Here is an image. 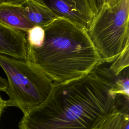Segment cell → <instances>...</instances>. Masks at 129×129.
<instances>
[{"label": "cell", "instance_id": "cell-4", "mask_svg": "<svg viewBox=\"0 0 129 129\" xmlns=\"http://www.w3.org/2000/svg\"><path fill=\"white\" fill-rule=\"evenodd\" d=\"M129 0H102L87 33L102 63L113 62L129 47Z\"/></svg>", "mask_w": 129, "mask_h": 129}, {"label": "cell", "instance_id": "cell-1", "mask_svg": "<svg viewBox=\"0 0 129 129\" xmlns=\"http://www.w3.org/2000/svg\"><path fill=\"white\" fill-rule=\"evenodd\" d=\"M110 83L94 71L81 78L54 84L47 99L21 118L19 129H99L119 107Z\"/></svg>", "mask_w": 129, "mask_h": 129}, {"label": "cell", "instance_id": "cell-9", "mask_svg": "<svg viewBox=\"0 0 129 129\" xmlns=\"http://www.w3.org/2000/svg\"><path fill=\"white\" fill-rule=\"evenodd\" d=\"M128 117V111L117 108L104 120L99 129H121Z\"/></svg>", "mask_w": 129, "mask_h": 129}, {"label": "cell", "instance_id": "cell-3", "mask_svg": "<svg viewBox=\"0 0 129 129\" xmlns=\"http://www.w3.org/2000/svg\"><path fill=\"white\" fill-rule=\"evenodd\" d=\"M0 66L7 77L6 107H18L24 114L50 95L54 83L33 61L0 54Z\"/></svg>", "mask_w": 129, "mask_h": 129}, {"label": "cell", "instance_id": "cell-13", "mask_svg": "<svg viewBox=\"0 0 129 129\" xmlns=\"http://www.w3.org/2000/svg\"><path fill=\"white\" fill-rule=\"evenodd\" d=\"M8 88L7 80L0 76V92H6Z\"/></svg>", "mask_w": 129, "mask_h": 129}, {"label": "cell", "instance_id": "cell-7", "mask_svg": "<svg viewBox=\"0 0 129 129\" xmlns=\"http://www.w3.org/2000/svg\"><path fill=\"white\" fill-rule=\"evenodd\" d=\"M22 0H0V24L26 33L34 26L25 16Z\"/></svg>", "mask_w": 129, "mask_h": 129}, {"label": "cell", "instance_id": "cell-15", "mask_svg": "<svg viewBox=\"0 0 129 129\" xmlns=\"http://www.w3.org/2000/svg\"><path fill=\"white\" fill-rule=\"evenodd\" d=\"M121 129H129V117L125 118Z\"/></svg>", "mask_w": 129, "mask_h": 129}, {"label": "cell", "instance_id": "cell-2", "mask_svg": "<svg viewBox=\"0 0 129 129\" xmlns=\"http://www.w3.org/2000/svg\"><path fill=\"white\" fill-rule=\"evenodd\" d=\"M43 28V42L39 47H28L27 59L54 84L87 76L102 63L86 30L59 17Z\"/></svg>", "mask_w": 129, "mask_h": 129}, {"label": "cell", "instance_id": "cell-5", "mask_svg": "<svg viewBox=\"0 0 129 129\" xmlns=\"http://www.w3.org/2000/svg\"><path fill=\"white\" fill-rule=\"evenodd\" d=\"M43 3L57 17L87 30L102 0H48Z\"/></svg>", "mask_w": 129, "mask_h": 129}, {"label": "cell", "instance_id": "cell-11", "mask_svg": "<svg viewBox=\"0 0 129 129\" xmlns=\"http://www.w3.org/2000/svg\"><path fill=\"white\" fill-rule=\"evenodd\" d=\"M129 47H127L117 58L112 62L109 71L115 76H118L125 69L128 68L129 65Z\"/></svg>", "mask_w": 129, "mask_h": 129}, {"label": "cell", "instance_id": "cell-14", "mask_svg": "<svg viewBox=\"0 0 129 129\" xmlns=\"http://www.w3.org/2000/svg\"><path fill=\"white\" fill-rule=\"evenodd\" d=\"M5 107H6V100H3L0 95V118L2 115V113L4 110V109Z\"/></svg>", "mask_w": 129, "mask_h": 129}, {"label": "cell", "instance_id": "cell-8", "mask_svg": "<svg viewBox=\"0 0 129 129\" xmlns=\"http://www.w3.org/2000/svg\"><path fill=\"white\" fill-rule=\"evenodd\" d=\"M21 5L25 16L34 26L43 28L57 18L43 0H22Z\"/></svg>", "mask_w": 129, "mask_h": 129}, {"label": "cell", "instance_id": "cell-10", "mask_svg": "<svg viewBox=\"0 0 129 129\" xmlns=\"http://www.w3.org/2000/svg\"><path fill=\"white\" fill-rule=\"evenodd\" d=\"M110 91L114 95H121L128 99L129 80L128 68L123 71L119 75L116 76L114 81L111 83Z\"/></svg>", "mask_w": 129, "mask_h": 129}, {"label": "cell", "instance_id": "cell-6", "mask_svg": "<svg viewBox=\"0 0 129 129\" xmlns=\"http://www.w3.org/2000/svg\"><path fill=\"white\" fill-rule=\"evenodd\" d=\"M0 54L20 60L27 59L26 33L0 24Z\"/></svg>", "mask_w": 129, "mask_h": 129}, {"label": "cell", "instance_id": "cell-12", "mask_svg": "<svg viewBox=\"0 0 129 129\" xmlns=\"http://www.w3.org/2000/svg\"><path fill=\"white\" fill-rule=\"evenodd\" d=\"M45 36L43 28L35 26L26 33L28 47L37 48L42 44Z\"/></svg>", "mask_w": 129, "mask_h": 129}]
</instances>
